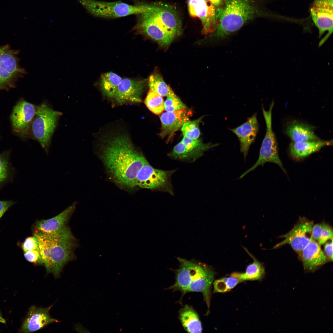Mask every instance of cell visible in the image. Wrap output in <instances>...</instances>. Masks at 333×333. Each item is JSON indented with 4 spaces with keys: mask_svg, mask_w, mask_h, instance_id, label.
<instances>
[{
    "mask_svg": "<svg viewBox=\"0 0 333 333\" xmlns=\"http://www.w3.org/2000/svg\"><path fill=\"white\" fill-rule=\"evenodd\" d=\"M62 114L52 108L45 102L37 105L26 139L31 138L38 142L47 154L53 135Z\"/></svg>",
    "mask_w": 333,
    "mask_h": 333,
    "instance_id": "6",
    "label": "cell"
},
{
    "mask_svg": "<svg viewBox=\"0 0 333 333\" xmlns=\"http://www.w3.org/2000/svg\"><path fill=\"white\" fill-rule=\"evenodd\" d=\"M332 143V141L320 140L293 142L290 146V151L294 157L301 158L318 151L325 146L331 145Z\"/></svg>",
    "mask_w": 333,
    "mask_h": 333,
    "instance_id": "22",
    "label": "cell"
},
{
    "mask_svg": "<svg viewBox=\"0 0 333 333\" xmlns=\"http://www.w3.org/2000/svg\"><path fill=\"white\" fill-rule=\"evenodd\" d=\"M0 322H2V323H4L5 322V320L1 316L0 314Z\"/></svg>",
    "mask_w": 333,
    "mask_h": 333,
    "instance_id": "39",
    "label": "cell"
},
{
    "mask_svg": "<svg viewBox=\"0 0 333 333\" xmlns=\"http://www.w3.org/2000/svg\"><path fill=\"white\" fill-rule=\"evenodd\" d=\"M22 247L24 252L35 249H39L38 244L35 236L27 237L23 243Z\"/></svg>",
    "mask_w": 333,
    "mask_h": 333,
    "instance_id": "35",
    "label": "cell"
},
{
    "mask_svg": "<svg viewBox=\"0 0 333 333\" xmlns=\"http://www.w3.org/2000/svg\"><path fill=\"white\" fill-rule=\"evenodd\" d=\"M313 224L308 220H303L298 223L293 228L282 237L284 240L276 245L274 248L286 244L290 245L293 249L300 253L312 240V229Z\"/></svg>",
    "mask_w": 333,
    "mask_h": 333,
    "instance_id": "15",
    "label": "cell"
},
{
    "mask_svg": "<svg viewBox=\"0 0 333 333\" xmlns=\"http://www.w3.org/2000/svg\"><path fill=\"white\" fill-rule=\"evenodd\" d=\"M77 202H74L60 213L51 218L37 220L33 225V233H50L68 226L69 220L76 208Z\"/></svg>",
    "mask_w": 333,
    "mask_h": 333,
    "instance_id": "18",
    "label": "cell"
},
{
    "mask_svg": "<svg viewBox=\"0 0 333 333\" xmlns=\"http://www.w3.org/2000/svg\"><path fill=\"white\" fill-rule=\"evenodd\" d=\"M146 106L152 113L158 115L164 110L162 97L150 90L144 100Z\"/></svg>",
    "mask_w": 333,
    "mask_h": 333,
    "instance_id": "28",
    "label": "cell"
},
{
    "mask_svg": "<svg viewBox=\"0 0 333 333\" xmlns=\"http://www.w3.org/2000/svg\"><path fill=\"white\" fill-rule=\"evenodd\" d=\"M51 306L46 308L32 306L29 309L20 331L23 333L31 332L38 331L50 324L59 321L52 318L49 314Z\"/></svg>",
    "mask_w": 333,
    "mask_h": 333,
    "instance_id": "17",
    "label": "cell"
},
{
    "mask_svg": "<svg viewBox=\"0 0 333 333\" xmlns=\"http://www.w3.org/2000/svg\"><path fill=\"white\" fill-rule=\"evenodd\" d=\"M173 172V171L155 169L148 163L144 165L138 173L136 179V187L172 194L170 179Z\"/></svg>",
    "mask_w": 333,
    "mask_h": 333,
    "instance_id": "10",
    "label": "cell"
},
{
    "mask_svg": "<svg viewBox=\"0 0 333 333\" xmlns=\"http://www.w3.org/2000/svg\"><path fill=\"white\" fill-rule=\"evenodd\" d=\"M241 282L238 279L231 276L216 280L213 283V293H224L229 291Z\"/></svg>",
    "mask_w": 333,
    "mask_h": 333,
    "instance_id": "30",
    "label": "cell"
},
{
    "mask_svg": "<svg viewBox=\"0 0 333 333\" xmlns=\"http://www.w3.org/2000/svg\"><path fill=\"white\" fill-rule=\"evenodd\" d=\"M325 255L331 261L333 260V239L327 242L324 246Z\"/></svg>",
    "mask_w": 333,
    "mask_h": 333,
    "instance_id": "37",
    "label": "cell"
},
{
    "mask_svg": "<svg viewBox=\"0 0 333 333\" xmlns=\"http://www.w3.org/2000/svg\"><path fill=\"white\" fill-rule=\"evenodd\" d=\"M179 268L175 270L174 284L169 289L183 294L200 292L203 295L208 309L210 306L211 288L215 272L209 266L201 262L178 257Z\"/></svg>",
    "mask_w": 333,
    "mask_h": 333,
    "instance_id": "5",
    "label": "cell"
},
{
    "mask_svg": "<svg viewBox=\"0 0 333 333\" xmlns=\"http://www.w3.org/2000/svg\"><path fill=\"white\" fill-rule=\"evenodd\" d=\"M121 80L119 76L112 72L102 74L101 84L104 94L109 98H114L118 86Z\"/></svg>",
    "mask_w": 333,
    "mask_h": 333,
    "instance_id": "26",
    "label": "cell"
},
{
    "mask_svg": "<svg viewBox=\"0 0 333 333\" xmlns=\"http://www.w3.org/2000/svg\"><path fill=\"white\" fill-rule=\"evenodd\" d=\"M164 102V110L167 112H173L187 108L179 98L171 89Z\"/></svg>",
    "mask_w": 333,
    "mask_h": 333,
    "instance_id": "32",
    "label": "cell"
},
{
    "mask_svg": "<svg viewBox=\"0 0 333 333\" xmlns=\"http://www.w3.org/2000/svg\"><path fill=\"white\" fill-rule=\"evenodd\" d=\"M203 116L194 120H188L183 124L181 128L183 137L192 139L199 138L200 131L199 127L200 122Z\"/></svg>",
    "mask_w": 333,
    "mask_h": 333,
    "instance_id": "31",
    "label": "cell"
},
{
    "mask_svg": "<svg viewBox=\"0 0 333 333\" xmlns=\"http://www.w3.org/2000/svg\"><path fill=\"white\" fill-rule=\"evenodd\" d=\"M244 249L253 258V262L247 266L245 272H234L232 273L230 276L238 279L241 282L247 280L253 281L261 279L264 277L265 273L263 266L245 248Z\"/></svg>",
    "mask_w": 333,
    "mask_h": 333,
    "instance_id": "25",
    "label": "cell"
},
{
    "mask_svg": "<svg viewBox=\"0 0 333 333\" xmlns=\"http://www.w3.org/2000/svg\"><path fill=\"white\" fill-rule=\"evenodd\" d=\"M10 170L7 153L0 154V183L7 179L9 175Z\"/></svg>",
    "mask_w": 333,
    "mask_h": 333,
    "instance_id": "33",
    "label": "cell"
},
{
    "mask_svg": "<svg viewBox=\"0 0 333 333\" xmlns=\"http://www.w3.org/2000/svg\"><path fill=\"white\" fill-rule=\"evenodd\" d=\"M144 86L143 81L129 78L122 79L118 86L114 99L120 104L141 102Z\"/></svg>",
    "mask_w": 333,
    "mask_h": 333,
    "instance_id": "19",
    "label": "cell"
},
{
    "mask_svg": "<svg viewBox=\"0 0 333 333\" xmlns=\"http://www.w3.org/2000/svg\"><path fill=\"white\" fill-rule=\"evenodd\" d=\"M230 130L238 138L240 151L245 159L250 146L255 141L259 130L257 114H253L245 122Z\"/></svg>",
    "mask_w": 333,
    "mask_h": 333,
    "instance_id": "20",
    "label": "cell"
},
{
    "mask_svg": "<svg viewBox=\"0 0 333 333\" xmlns=\"http://www.w3.org/2000/svg\"><path fill=\"white\" fill-rule=\"evenodd\" d=\"M274 104V101H273L267 110L262 108L263 114L266 125V131L260 148L259 157L256 163L240 175V179L242 178L258 166L267 162L276 163L284 172L286 173L279 157L277 143L272 129V112Z\"/></svg>",
    "mask_w": 333,
    "mask_h": 333,
    "instance_id": "9",
    "label": "cell"
},
{
    "mask_svg": "<svg viewBox=\"0 0 333 333\" xmlns=\"http://www.w3.org/2000/svg\"><path fill=\"white\" fill-rule=\"evenodd\" d=\"M312 236V239L320 245L323 244L328 240L333 239L332 229L329 225L323 223L313 225Z\"/></svg>",
    "mask_w": 333,
    "mask_h": 333,
    "instance_id": "27",
    "label": "cell"
},
{
    "mask_svg": "<svg viewBox=\"0 0 333 333\" xmlns=\"http://www.w3.org/2000/svg\"><path fill=\"white\" fill-rule=\"evenodd\" d=\"M192 113L191 111L187 108L162 113L160 117L161 128L159 136L162 138H166L167 141L171 140L176 132L189 120Z\"/></svg>",
    "mask_w": 333,
    "mask_h": 333,
    "instance_id": "16",
    "label": "cell"
},
{
    "mask_svg": "<svg viewBox=\"0 0 333 333\" xmlns=\"http://www.w3.org/2000/svg\"><path fill=\"white\" fill-rule=\"evenodd\" d=\"M187 6L190 15L200 20L202 33L205 35L211 34L217 24L216 7L207 0H188Z\"/></svg>",
    "mask_w": 333,
    "mask_h": 333,
    "instance_id": "14",
    "label": "cell"
},
{
    "mask_svg": "<svg viewBox=\"0 0 333 333\" xmlns=\"http://www.w3.org/2000/svg\"><path fill=\"white\" fill-rule=\"evenodd\" d=\"M37 107V105L21 99L13 107L10 115V121L13 132L20 138L26 139Z\"/></svg>",
    "mask_w": 333,
    "mask_h": 333,
    "instance_id": "12",
    "label": "cell"
},
{
    "mask_svg": "<svg viewBox=\"0 0 333 333\" xmlns=\"http://www.w3.org/2000/svg\"><path fill=\"white\" fill-rule=\"evenodd\" d=\"M148 83L150 90L162 97L166 96L171 89L158 73L151 75Z\"/></svg>",
    "mask_w": 333,
    "mask_h": 333,
    "instance_id": "29",
    "label": "cell"
},
{
    "mask_svg": "<svg viewBox=\"0 0 333 333\" xmlns=\"http://www.w3.org/2000/svg\"><path fill=\"white\" fill-rule=\"evenodd\" d=\"M24 256L28 261L36 265H43L39 250L35 249L24 252Z\"/></svg>",
    "mask_w": 333,
    "mask_h": 333,
    "instance_id": "34",
    "label": "cell"
},
{
    "mask_svg": "<svg viewBox=\"0 0 333 333\" xmlns=\"http://www.w3.org/2000/svg\"><path fill=\"white\" fill-rule=\"evenodd\" d=\"M19 50L8 44L0 45V90L15 88L27 73L20 64Z\"/></svg>",
    "mask_w": 333,
    "mask_h": 333,
    "instance_id": "8",
    "label": "cell"
},
{
    "mask_svg": "<svg viewBox=\"0 0 333 333\" xmlns=\"http://www.w3.org/2000/svg\"><path fill=\"white\" fill-rule=\"evenodd\" d=\"M300 253L304 268L308 271L316 270L325 263L328 259L320 245L313 239Z\"/></svg>",
    "mask_w": 333,
    "mask_h": 333,
    "instance_id": "21",
    "label": "cell"
},
{
    "mask_svg": "<svg viewBox=\"0 0 333 333\" xmlns=\"http://www.w3.org/2000/svg\"><path fill=\"white\" fill-rule=\"evenodd\" d=\"M37 239L39 251L47 273L60 276L64 266L76 257V239L69 226L50 233H33Z\"/></svg>",
    "mask_w": 333,
    "mask_h": 333,
    "instance_id": "3",
    "label": "cell"
},
{
    "mask_svg": "<svg viewBox=\"0 0 333 333\" xmlns=\"http://www.w3.org/2000/svg\"><path fill=\"white\" fill-rule=\"evenodd\" d=\"M90 13L104 18H113L138 14L145 11L148 3L130 5L121 1L107 2L95 0H78Z\"/></svg>",
    "mask_w": 333,
    "mask_h": 333,
    "instance_id": "7",
    "label": "cell"
},
{
    "mask_svg": "<svg viewBox=\"0 0 333 333\" xmlns=\"http://www.w3.org/2000/svg\"><path fill=\"white\" fill-rule=\"evenodd\" d=\"M135 29L157 42L168 47L175 38L183 33L181 19L176 8L161 2L148 3L144 12L137 14Z\"/></svg>",
    "mask_w": 333,
    "mask_h": 333,
    "instance_id": "2",
    "label": "cell"
},
{
    "mask_svg": "<svg viewBox=\"0 0 333 333\" xmlns=\"http://www.w3.org/2000/svg\"><path fill=\"white\" fill-rule=\"evenodd\" d=\"M216 8L221 6L224 4V0H207Z\"/></svg>",
    "mask_w": 333,
    "mask_h": 333,
    "instance_id": "38",
    "label": "cell"
},
{
    "mask_svg": "<svg viewBox=\"0 0 333 333\" xmlns=\"http://www.w3.org/2000/svg\"><path fill=\"white\" fill-rule=\"evenodd\" d=\"M179 317L184 329L191 333H201L203 330L199 315L191 306L185 305L179 310Z\"/></svg>",
    "mask_w": 333,
    "mask_h": 333,
    "instance_id": "23",
    "label": "cell"
},
{
    "mask_svg": "<svg viewBox=\"0 0 333 333\" xmlns=\"http://www.w3.org/2000/svg\"><path fill=\"white\" fill-rule=\"evenodd\" d=\"M333 0H314L310 5V17L319 30L320 38L325 32L328 33L320 41L321 46L333 32Z\"/></svg>",
    "mask_w": 333,
    "mask_h": 333,
    "instance_id": "11",
    "label": "cell"
},
{
    "mask_svg": "<svg viewBox=\"0 0 333 333\" xmlns=\"http://www.w3.org/2000/svg\"><path fill=\"white\" fill-rule=\"evenodd\" d=\"M14 203L12 200H0V219L6 211Z\"/></svg>",
    "mask_w": 333,
    "mask_h": 333,
    "instance_id": "36",
    "label": "cell"
},
{
    "mask_svg": "<svg viewBox=\"0 0 333 333\" xmlns=\"http://www.w3.org/2000/svg\"><path fill=\"white\" fill-rule=\"evenodd\" d=\"M286 133L294 142L320 140L310 126L301 123L290 125L286 129Z\"/></svg>",
    "mask_w": 333,
    "mask_h": 333,
    "instance_id": "24",
    "label": "cell"
},
{
    "mask_svg": "<svg viewBox=\"0 0 333 333\" xmlns=\"http://www.w3.org/2000/svg\"><path fill=\"white\" fill-rule=\"evenodd\" d=\"M261 0H224L216 9L217 24L211 39H224L256 17L267 15L261 7Z\"/></svg>",
    "mask_w": 333,
    "mask_h": 333,
    "instance_id": "4",
    "label": "cell"
},
{
    "mask_svg": "<svg viewBox=\"0 0 333 333\" xmlns=\"http://www.w3.org/2000/svg\"><path fill=\"white\" fill-rule=\"evenodd\" d=\"M101 150L100 158L112 180L121 188L133 190L138 173L149 163L143 155L123 135L108 140Z\"/></svg>",
    "mask_w": 333,
    "mask_h": 333,
    "instance_id": "1",
    "label": "cell"
},
{
    "mask_svg": "<svg viewBox=\"0 0 333 333\" xmlns=\"http://www.w3.org/2000/svg\"><path fill=\"white\" fill-rule=\"evenodd\" d=\"M219 145L218 143H204L199 138L192 139L183 137L168 155L175 159L193 162L201 157L205 152Z\"/></svg>",
    "mask_w": 333,
    "mask_h": 333,
    "instance_id": "13",
    "label": "cell"
}]
</instances>
